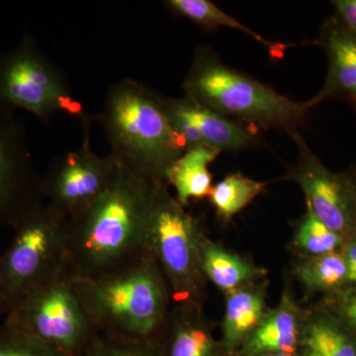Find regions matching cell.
I'll return each instance as SVG.
<instances>
[{"mask_svg":"<svg viewBox=\"0 0 356 356\" xmlns=\"http://www.w3.org/2000/svg\"><path fill=\"white\" fill-rule=\"evenodd\" d=\"M161 184L117 163L106 188L69 221L67 269L74 277L105 275L147 254V232Z\"/></svg>","mask_w":356,"mask_h":356,"instance_id":"cell-1","label":"cell"},{"mask_svg":"<svg viewBox=\"0 0 356 356\" xmlns=\"http://www.w3.org/2000/svg\"><path fill=\"white\" fill-rule=\"evenodd\" d=\"M96 120L117 163L140 177L168 184V170L186 147L173 130L158 93L135 79H123L107 90Z\"/></svg>","mask_w":356,"mask_h":356,"instance_id":"cell-2","label":"cell"},{"mask_svg":"<svg viewBox=\"0 0 356 356\" xmlns=\"http://www.w3.org/2000/svg\"><path fill=\"white\" fill-rule=\"evenodd\" d=\"M74 282L91 322L102 336L154 343L170 313V289L156 261L147 254L113 273L93 278L74 277Z\"/></svg>","mask_w":356,"mask_h":356,"instance_id":"cell-3","label":"cell"},{"mask_svg":"<svg viewBox=\"0 0 356 356\" xmlns=\"http://www.w3.org/2000/svg\"><path fill=\"white\" fill-rule=\"evenodd\" d=\"M182 88L185 96L248 127L299 132L309 102H298L240 70L233 69L208 47L196 49Z\"/></svg>","mask_w":356,"mask_h":356,"instance_id":"cell-4","label":"cell"},{"mask_svg":"<svg viewBox=\"0 0 356 356\" xmlns=\"http://www.w3.org/2000/svg\"><path fill=\"white\" fill-rule=\"evenodd\" d=\"M13 240L0 257L4 316L44 281L67 269L69 220L43 204L13 227Z\"/></svg>","mask_w":356,"mask_h":356,"instance_id":"cell-5","label":"cell"},{"mask_svg":"<svg viewBox=\"0 0 356 356\" xmlns=\"http://www.w3.org/2000/svg\"><path fill=\"white\" fill-rule=\"evenodd\" d=\"M3 324L41 339L67 356H81L99 336L69 270L25 294L4 316Z\"/></svg>","mask_w":356,"mask_h":356,"instance_id":"cell-6","label":"cell"},{"mask_svg":"<svg viewBox=\"0 0 356 356\" xmlns=\"http://www.w3.org/2000/svg\"><path fill=\"white\" fill-rule=\"evenodd\" d=\"M197 220L159 184L147 238V254L153 257L165 280L175 305L200 306L204 276Z\"/></svg>","mask_w":356,"mask_h":356,"instance_id":"cell-7","label":"cell"},{"mask_svg":"<svg viewBox=\"0 0 356 356\" xmlns=\"http://www.w3.org/2000/svg\"><path fill=\"white\" fill-rule=\"evenodd\" d=\"M0 105L14 112L24 110L44 124L60 112L79 118L86 114L63 70L30 35L0 54Z\"/></svg>","mask_w":356,"mask_h":356,"instance_id":"cell-8","label":"cell"},{"mask_svg":"<svg viewBox=\"0 0 356 356\" xmlns=\"http://www.w3.org/2000/svg\"><path fill=\"white\" fill-rule=\"evenodd\" d=\"M83 140L76 151L54 159L42 177L44 198L51 209L72 221L88 209L106 188L117 168L111 154L100 156L93 152L90 130L95 119L88 114L81 118Z\"/></svg>","mask_w":356,"mask_h":356,"instance_id":"cell-9","label":"cell"},{"mask_svg":"<svg viewBox=\"0 0 356 356\" xmlns=\"http://www.w3.org/2000/svg\"><path fill=\"white\" fill-rule=\"evenodd\" d=\"M44 200L23 124L0 105V226L13 229Z\"/></svg>","mask_w":356,"mask_h":356,"instance_id":"cell-10","label":"cell"},{"mask_svg":"<svg viewBox=\"0 0 356 356\" xmlns=\"http://www.w3.org/2000/svg\"><path fill=\"white\" fill-rule=\"evenodd\" d=\"M296 143L298 159L290 177L305 194L310 207L325 226L344 240L356 231V184L350 172L329 170L314 154L301 133L290 135Z\"/></svg>","mask_w":356,"mask_h":356,"instance_id":"cell-11","label":"cell"},{"mask_svg":"<svg viewBox=\"0 0 356 356\" xmlns=\"http://www.w3.org/2000/svg\"><path fill=\"white\" fill-rule=\"evenodd\" d=\"M175 132L187 149L209 147L219 152H240L261 146L257 129L248 127L213 111L187 96L158 95Z\"/></svg>","mask_w":356,"mask_h":356,"instance_id":"cell-12","label":"cell"},{"mask_svg":"<svg viewBox=\"0 0 356 356\" xmlns=\"http://www.w3.org/2000/svg\"><path fill=\"white\" fill-rule=\"evenodd\" d=\"M318 44L327 58V77L312 107L327 99H341L356 106V32L334 14L321 27Z\"/></svg>","mask_w":356,"mask_h":356,"instance_id":"cell-13","label":"cell"},{"mask_svg":"<svg viewBox=\"0 0 356 356\" xmlns=\"http://www.w3.org/2000/svg\"><path fill=\"white\" fill-rule=\"evenodd\" d=\"M302 318L294 297L285 288L278 305L267 311L261 324L243 343V356L295 353L299 346Z\"/></svg>","mask_w":356,"mask_h":356,"instance_id":"cell-14","label":"cell"},{"mask_svg":"<svg viewBox=\"0 0 356 356\" xmlns=\"http://www.w3.org/2000/svg\"><path fill=\"white\" fill-rule=\"evenodd\" d=\"M302 356H356V334L324 305L302 318Z\"/></svg>","mask_w":356,"mask_h":356,"instance_id":"cell-15","label":"cell"},{"mask_svg":"<svg viewBox=\"0 0 356 356\" xmlns=\"http://www.w3.org/2000/svg\"><path fill=\"white\" fill-rule=\"evenodd\" d=\"M159 334L168 339L166 356H217L216 343L200 306L175 305Z\"/></svg>","mask_w":356,"mask_h":356,"instance_id":"cell-16","label":"cell"},{"mask_svg":"<svg viewBox=\"0 0 356 356\" xmlns=\"http://www.w3.org/2000/svg\"><path fill=\"white\" fill-rule=\"evenodd\" d=\"M200 261L205 278L227 294L252 284L264 274L245 257L213 242L205 234L201 236Z\"/></svg>","mask_w":356,"mask_h":356,"instance_id":"cell-17","label":"cell"},{"mask_svg":"<svg viewBox=\"0 0 356 356\" xmlns=\"http://www.w3.org/2000/svg\"><path fill=\"white\" fill-rule=\"evenodd\" d=\"M266 291L254 283L227 294L222 337L228 350L245 343L266 315Z\"/></svg>","mask_w":356,"mask_h":356,"instance_id":"cell-18","label":"cell"},{"mask_svg":"<svg viewBox=\"0 0 356 356\" xmlns=\"http://www.w3.org/2000/svg\"><path fill=\"white\" fill-rule=\"evenodd\" d=\"M220 154L221 152L209 147H191L170 166L166 182L175 188V198L181 205L209 196L213 187L209 165Z\"/></svg>","mask_w":356,"mask_h":356,"instance_id":"cell-19","label":"cell"},{"mask_svg":"<svg viewBox=\"0 0 356 356\" xmlns=\"http://www.w3.org/2000/svg\"><path fill=\"white\" fill-rule=\"evenodd\" d=\"M295 276L308 295L331 296L346 288L348 269L341 250L303 257L295 266Z\"/></svg>","mask_w":356,"mask_h":356,"instance_id":"cell-20","label":"cell"},{"mask_svg":"<svg viewBox=\"0 0 356 356\" xmlns=\"http://www.w3.org/2000/svg\"><path fill=\"white\" fill-rule=\"evenodd\" d=\"M266 185L242 173H232L213 185L208 197L218 215L222 219L229 220L261 194Z\"/></svg>","mask_w":356,"mask_h":356,"instance_id":"cell-21","label":"cell"},{"mask_svg":"<svg viewBox=\"0 0 356 356\" xmlns=\"http://www.w3.org/2000/svg\"><path fill=\"white\" fill-rule=\"evenodd\" d=\"M165 4L173 13L184 16L203 29L214 30L219 27H227L247 33L255 41L268 47L269 49L275 46V44L267 41L261 35L257 34L236 18L224 13L209 0H168Z\"/></svg>","mask_w":356,"mask_h":356,"instance_id":"cell-22","label":"cell"},{"mask_svg":"<svg viewBox=\"0 0 356 356\" xmlns=\"http://www.w3.org/2000/svg\"><path fill=\"white\" fill-rule=\"evenodd\" d=\"M346 240L332 231L306 205V213L295 232L293 245L303 257L331 254L343 250Z\"/></svg>","mask_w":356,"mask_h":356,"instance_id":"cell-23","label":"cell"},{"mask_svg":"<svg viewBox=\"0 0 356 356\" xmlns=\"http://www.w3.org/2000/svg\"><path fill=\"white\" fill-rule=\"evenodd\" d=\"M0 356H67L41 339L0 325Z\"/></svg>","mask_w":356,"mask_h":356,"instance_id":"cell-24","label":"cell"},{"mask_svg":"<svg viewBox=\"0 0 356 356\" xmlns=\"http://www.w3.org/2000/svg\"><path fill=\"white\" fill-rule=\"evenodd\" d=\"M151 341H126L99 334L81 356H154Z\"/></svg>","mask_w":356,"mask_h":356,"instance_id":"cell-25","label":"cell"},{"mask_svg":"<svg viewBox=\"0 0 356 356\" xmlns=\"http://www.w3.org/2000/svg\"><path fill=\"white\" fill-rule=\"evenodd\" d=\"M322 305L339 318L356 334V288H344L341 291L325 297Z\"/></svg>","mask_w":356,"mask_h":356,"instance_id":"cell-26","label":"cell"},{"mask_svg":"<svg viewBox=\"0 0 356 356\" xmlns=\"http://www.w3.org/2000/svg\"><path fill=\"white\" fill-rule=\"evenodd\" d=\"M341 252L348 269L346 288H356V231L346 238Z\"/></svg>","mask_w":356,"mask_h":356,"instance_id":"cell-27","label":"cell"},{"mask_svg":"<svg viewBox=\"0 0 356 356\" xmlns=\"http://www.w3.org/2000/svg\"><path fill=\"white\" fill-rule=\"evenodd\" d=\"M332 3L337 17L356 32V0H334Z\"/></svg>","mask_w":356,"mask_h":356,"instance_id":"cell-28","label":"cell"},{"mask_svg":"<svg viewBox=\"0 0 356 356\" xmlns=\"http://www.w3.org/2000/svg\"><path fill=\"white\" fill-rule=\"evenodd\" d=\"M262 356H296L294 353H269V355H262Z\"/></svg>","mask_w":356,"mask_h":356,"instance_id":"cell-29","label":"cell"},{"mask_svg":"<svg viewBox=\"0 0 356 356\" xmlns=\"http://www.w3.org/2000/svg\"><path fill=\"white\" fill-rule=\"evenodd\" d=\"M1 257V252H0ZM0 316H4L3 302H2L1 289H0Z\"/></svg>","mask_w":356,"mask_h":356,"instance_id":"cell-30","label":"cell"},{"mask_svg":"<svg viewBox=\"0 0 356 356\" xmlns=\"http://www.w3.org/2000/svg\"><path fill=\"white\" fill-rule=\"evenodd\" d=\"M350 175H351V177H353V179L355 180V184H356V168L355 170H350Z\"/></svg>","mask_w":356,"mask_h":356,"instance_id":"cell-31","label":"cell"}]
</instances>
